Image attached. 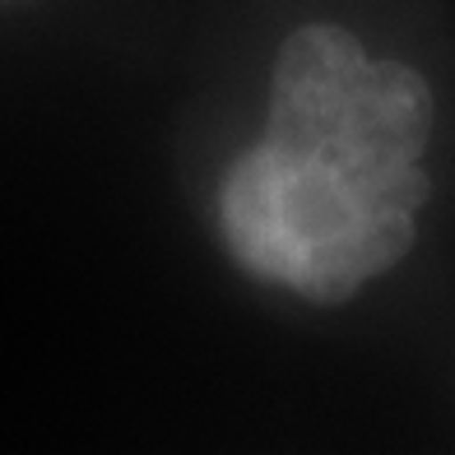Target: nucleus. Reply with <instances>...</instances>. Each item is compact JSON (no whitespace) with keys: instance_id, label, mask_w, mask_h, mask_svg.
<instances>
[{"instance_id":"nucleus-1","label":"nucleus","mask_w":455,"mask_h":455,"mask_svg":"<svg viewBox=\"0 0 455 455\" xmlns=\"http://www.w3.org/2000/svg\"><path fill=\"white\" fill-rule=\"evenodd\" d=\"M427 196L423 163L265 135L219 186V233L251 279L335 307L409 256Z\"/></svg>"},{"instance_id":"nucleus-2","label":"nucleus","mask_w":455,"mask_h":455,"mask_svg":"<svg viewBox=\"0 0 455 455\" xmlns=\"http://www.w3.org/2000/svg\"><path fill=\"white\" fill-rule=\"evenodd\" d=\"M265 135L371 163H423L432 89L404 60H377L339 24H302L270 70Z\"/></svg>"}]
</instances>
